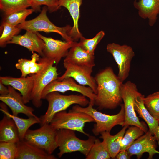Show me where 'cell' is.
Here are the masks:
<instances>
[{"mask_svg":"<svg viewBox=\"0 0 159 159\" xmlns=\"http://www.w3.org/2000/svg\"><path fill=\"white\" fill-rule=\"evenodd\" d=\"M94 79L97 86L94 105L99 110L116 108L122 100L121 89L123 82L110 67L101 71Z\"/></svg>","mask_w":159,"mask_h":159,"instance_id":"6da1fadb","label":"cell"},{"mask_svg":"<svg viewBox=\"0 0 159 159\" xmlns=\"http://www.w3.org/2000/svg\"><path fill=\"white\" fill-rule=\"evenodd\" d=\"M94 103L90 101L87 107H84L77 105L73 106L72 110L87 114L95 120L92 131L94 135H98L101 132H110L112 129L117 125L123 126L125 119V111L123 104H121V109L117 114L109 115L100 112L93 108Z\"/></svg>","mask_w":159,"mask_h":159,"instance_id":"7a4b0ae2","label":"cell"},{"mask_svg":"<svg viewBox=\"0 0 159 159\" xmlns=\"http://www.w3.org/2000/svg\"><path fill=\"white\" fill-rule=\"evenodd\" d=\"M44 99L48 105L46 112L39 117L41 126L49 124L54 115L57 113L65 110L72 105L76 104L84 107L88 105L90 101L83 95H64L57 92L47 94Z\"/></svg>","mask_w":159,"mask_h":159,"instance_id":"3957f363","label":"cell"},{"mask_svg":"<svg viewBox=\"0 0 159 159\" xmlns=\"http://www.w3.org/2000/svg\"><path fill=\"white\" fill-rule=\"evenodd\" d=\"M96 138L89 136L87 139L84 140L78 138L74 131L67 129L57 130V143L59 152V158L66 153L79 152L85 157L88 155Z\"/></svg>","mask_w":159,"mask_h":159,"instance_id":"277c9868","label":"cell"},{"mask_svg":"<svg viewBox=\"0 0 159 159\" xmlns=\"http://www.w3.org/2000/svg\"><path fill=\"white\" fill-rule=\"evenodd\" d=\"M48 10L47 7L44 6L37 17L32 19L26 21L16 26L21 29L34 32L41 31L46 33H56L60 35L67 41L74 42L69 36L72 27L69 25L62 27L56 26L47 16V13Z\"/></svg>","mask_w":159,"mask_h":159,"instance_id":"5b68a950","label":"cell"},{"mask_svg":"<svg viewBox=\"0 0 159 159\" xmlns=\"http://www.w3.org/2000/svg\"><path fill=\"white\" fill-rule=\"evenodd\" d=\"M92 122L95 121L89 115L70 110L68 112L64 110L56 113L49 124L57 130H70L89 136V134L85 132L84 128L86 123Z\"/></svg>","mask_w":159,"mask_h":159,"instance_id":"8992f818","label":"cell"},{"mask_svg":"<svg viewBox=\"0 0 159 159\" xmlns=\"http://www.w3.org/2000/svg\"><path fill=\"white\" fill-rule=\"evenodd\" d=\"M57 131L50 124H45L41 125L39 128L35 130L29 129L24 140L51 155L58 147Z\"/></svg>","mask_w":159,"mask_h":159,"instance_id":"52a82bcc","label":"cell"},{"mask_svg":"<svg viewBox=\"0 0 159 159\" xmlns=\"http://www.w3.org/2000/svg\"><path fill=\"white\" fill-rule=\"evenodd\" d=\"M141 94L138 91L136 85L134 83L128 81L122 84L121 95L125 111L123 126H135L141 128L146 133L148 131L147 126L144 122L140 121L134 109L135 99Z\"/></svg>","mask_w":159,"mask_h":159,"instance_id":"ba28073f","label":"cell"},{"mask_svg":"<svg viewBox=\"0 0 159 159\" xmlns=\"http://www.w3.org/2000/svg\"><path fill=\"white\" fill-rule=\"evenodd\" d=\"M54 62L45 66L38 72L33 74L34 83L31 95V100L33 105L38 108L42 102V95L43 91L49 83L57 79L59 74Z\"/></svg>","mask_w":159,"mask_h":159,"instance_id":"9c48e42d","label":"cell"},{"mask_svg":"<svg viewBox=\"0 0 159 159\" xmlns=\"http://www.w3.org/2000/svg\"><path fill=\"white\" fill-rule=\"evenodd\" d=\"M106 49L117 64L119 72L117 76L123 82L129 75L131 61L135 55L133 49L127 45L114 43L108 44Z\"/></svg>","mask_w":159,"mask_h":159,"instance_id":"30bf717a","label":"cell"},{"mask_svg":"<svg viewBox=\"0 0 159 159\" xmlns=\"http://www.w3.org/2000/svg\"><path fill=\"white\" fill-rule=\"evenodd\" d=\"M63 64L66 71L62 75L58 77L57 80L72 77L80 85L88 86L97 94V85L91 75L93 67L66 62H64Z\"/></svg>","mask_w":159,"mask_h":159,"instance_id":"8fae6325","label":"cell"},{"mask_svg":"<svg viewBox=\"0 0 159 159\" xmlns=\"http://www.w3.org/2000/svg\"><path fill=\"white\" fill-rule=\"evenodd\" d=\"M75 91L81 93L90 99V101L94 103L96 95L89 87L77 84L72 78L69 77L59 81L55 80L47 86L43 91L42 99H44L46 96L52 92L64 93L68 91Z\"/></svg>","mask_w":159,"mask_h":159,"instance_id":"7c38bea8","label":"cell"},{"mask_svg":"<svg viewBox=\"0 0 159 159\" xmlns=\"http://www.w3.org/2000/svg\"><path fill=\"white\" fill-rule=\"evenodd\" d=\"M36 33L45 43L43 57L54 61L56 64H58L62 57L66 56L69 49L77 42L55 39L42 35L38 32Z\"/></svg>","mask_w":159,"mask_h":159,"instance_id":"4fadbf2b","label":"cell"},{"mask_svg":"<svg viewBox=\"0 0 159 159\" xmlns=\"http://www.w3.org/2000/svg\"><path fill=\"white\" fill-rule=\"evenodd\" d=\"M157 138L149 131L136 139L126 150L131 157L135 155L140 159L145 153H148V159H153L154 155L159 154L156 149Z\"/></svg>","mask_w":159,"mask_h":159,"instance_id":"5bb4252c","label":"cell"},{"mask_svg":"<svg viewBox=\"0 0 159 159\" xmlns=\"http://www.w3.org/2000/svg\"><path fill=\"white\" fill-rule=\"evenodd\" d=\"M9 93L1 95L0 100L7 105L11 110L12 114L18 116L19 114H23L28 117H37L33 113L34 110L27 106L24 102L21 94L17 92L10 85H8Z\"/></svg>","mask_w":159,"mask_h":159,"instance_id":"9a60e30c","label":"cell"},{"mask_svg":"<svg viewBox=\"0 0 159 159\" xmlns=\"http://www.w3.org/2000/svg\"><path fill=\"white\" fill-rule=\"evenodd\" d=\"M0 81L5 85H10L21 94L26 104L31 100V95L34 83V75L17 78L10 76L0 77Z\"/></svg>","mask_w":159,"mask_h":159,"instance_id":"2e32d148","label":"cell"},{"mask_svg":"<svg viewBox=\"0 0 159 159\" xmlns=\"http://www.w3.org/2000/svg\"><path fill=\"white\" fill-rule=\"evenodd\" d=\"M8 44H15L27 48L33 53L36 52L40 56H43V51L45 43L36 32L26 31L23 35H16L7 43Z\"/></svg>","mask_w":159,"mask_h":159,"instance_id":"e0dca14e","label":"cell"},{"mask_svg":"<svg viewBox=\"0 0 159 159\" xmlns=\"http://www.w3.org/2000/svg\"><path fill=\"white\" fill-rule=\"evenodd\" d=\"M39 55L34 53L31 59L21 58L18 60L16 67L20 70L21 77H26L29 74H34L40 71L45 66L53 61L44 57H39ZM55 63V62H54Z\"/></svg>","mask_w":159,"mask_h":159,"instance_id":"ac0fdd59","label":"cell"},{"mask_svg":"<svg viewBox=\"0 0 159 159\" xmlns=\"http://www.w3.org/2000/svg\"><path fill=\"white\" fill-rule=\"evenodd\" d=\"M133 5L141 18L148 20L150 26L156 23L159 14V0H138L134 1Z\"/></svg>","mask_w":159,"mask_h":159,"instance_id":"d6986e66","label":"cell"},{"mask_svg":"<svg viewBox=\"0 0 159 159\" xmlns=\"http://www.w3.org/2000/svg\"><path fill=\"white\" fill-rule=\"evenodd\" d=\"M82 0H59L60 7L63 6L69 11L73 21V25L69 33V36L73 41L77 42L82 36L78 28L80 17V8Z\"/></svg>","mask_w":159,"mask_h":159,"instance_id":"ffe728a7","label":"cell"},{"mask_svg":"<svg viewBox=\"0 0 159 159\" xmlns=\"http://www.w3.org/2000/svg\"><path fill=\"white\" fill-rule=\"evenodd\" d=\"M18 154L16 159H55L49 154L24 140L16 143Z\"/></svg>","mask_w":159,"mask_h":159,"instance_id":"44dd1931","label":"cell"},{"mask_svg":"<svg viewBox=\"0 0 159 159\" xmlns=\"http://www.w3.org/2000/svg\"><path fill=\"white\" fill-rule=\"evenodd\" d=\"M94 54L83 49L76 42L72 47L64 60V62H71L93 67L95 66Z\"/></svg>","mask_w":159,"mask_h":159,"instance_id":"7402d4cb","label":"cell"},{"mask_svg":"<svg viewBox=\"0 0 159 159\" xmlns=\"http://www.w3.org/2000/svg\"><path fill=\"white\" fill-rule=\"evenodd\" d=\"M144 96L141 94L135 99L134 109L139 115V117L143 119L148 125L149 131L157 138L159 145V138L158 134V128L159 121L153 117L145 107L143 101Z\"/></svg>","mask_w":159,"mask_h":159,"instance_id":"603a6c76","label":"cell"},{"mask_svg":"<svg viewBox=\"0 0 159 159\" xmlns=\"http://www.w3.org/2000/svg\"><path fill=\"white\" fill-rule=\"evenodd\" d=\"M20 140L17 128L14 120L4 114L0 122V142L17 143Z\"/></svg>","mask_w":159,"mask_h":159,"instance_id":"cb8c5ba5","label":"cell"},{"mask_svg":"<svg viewBox=\"0 0 159 159\" xmlns=\"http://www.w3.org/2000/svg\"><path fill=\"white\" fill-rule=\"evenodd\" d=\"M6 105L3 102L0 103V110L14 120L17 128L20 140H24L25 135L29 128L34 124L40 123L39 118L31 117L24 119L19 117L10 113Z\"/></svg>","mask_w":159,"mask_h":159,"instance_id":"d4e9b609","label":"cell"},{"mask_svg":"<svg viewBox=\"0 0 159 159\" xmlns=\"http://www.w3.org/2000/svg\"><path fill=\"white\" fill-rule=\"evenodd\" d=\"M129 126L125 125L117 134L112 135L110 132L105 131L101 132L100 138L103 139V141L109 152L111 158H115L117 154L120 151V142L123 138L126 130Z\"/></svg>","mask_w":159,"mask_h":159,"instance_id":"484cf974","label":"cell"},{"mask_svg":"<svg viewBox=\"0 0 159 159\" xmlns=\"http://www.w3.org/2000/svg\"><path fill=\"white\" fill-rule=\"evenodd\" d=\"M29 7L35 11L40 10V6L36 5L32 0H0V9L5 15Z\"/></svg>","mask_w":159,"mask_h":159,"instance_id":"4316f807","label":"cell"},{"mask_svg":"<svg viewBox=\"0 0 159 159\" xmlns=\"http://www.w3.org/2000/svg\"><path fill=\"white\" fill-rule=\"evenodd\" d=\"M144 131L134 125L128 127L120 142V151L127 150L138 138L144 134Z\"/></svg>","mask_w":159,"mask_h":159,"instance_id":"83f0119b","label":"cell"},{"mask_svg":"<svg viewBox=\"0 0 159 159\" xmlns=\"http://www.w3.org/2000/svg\"><path fill=\"white\" fill-rule=\"evenodd\" d=\"M111 158L104 142L96 138L86 159H109Z\"/></svg>","mask_w":159,"mask_h":159,"instance_id":"f1b7e54d","label":"cell"},{"mask_svg":"<svg viewBox=\"0 0 159 159\" xmlns=\"http://www.w3.org/2000/svg\"><path fill=\"white\" fill-rule=\"evenodd\" d=\"M1 34L0 37V46L1 47H5L8 42L13 37L19 34L22 30L17 26L2 22L0 26Z\"/></svg>","mask_w":159,"mask_h":159,"instance_id":"f546056e","label":"cell"},{"mask_svg":"<svg viewBox=\"0 0 159 159\" xmlns=\"http://www.w3.org/2000/svg\"><path fill=\"white\" fill-rule=\"evenodd\" d=\"M35 11L33 9H25L5 15L2 22L9 23L15 26L26 21V17Z\"/></svg>","mask_w":159,"mask_h":159,"instance_id":"4dcf8cb0","label":"cell"},{"mask_svg":"<svg viewBox=\"0 0 159 159\" xmlns=\"http://www.w3.org/2000/svg\"><path fill=\"white\" fill-rule=\"evenodd\" d=\"M144 105L150 114L159 121V91L150 94L143 99Z\"/></svg>","mask_w":159,"mask_h":159,"instance_id":"1f68e13d","label":"cell"},{"mask_svg":"<svg viewBox=\"0 0 159 159\" xmlns=\"http://www.w3.org/2000/svg\"><path fill=\"white\" fill-rule=\"evenodd\" d=\"M105 35L104 32L101 31L94 37L91 39H86L82 36L80 38L78 44L83 49L92 54H94V51L97 45Z\"/></svg>","mask_w":159,"mask_h":159,"instance_id":"d6a6232c","label":"cell"},{"mask_svg":"<svg viewBox=\"0 0 159 159\" xmlns=\"http://www.w3.org/2000/svg\"><path fill=\"white\" fill-rule=\"evenodd\" d=\"M17 154L16 143L0 142V159H16Z\"/></svg>","mask_w":159,"mask_h":159,"instance_id":"836d02e7","label":"cell"},{"mask_svg":"<svg viewBox=\"0 0 159 159\" xmlns=\"http://www.w3.org/2000/svg\"><path fill=\"white\" fill-rule=\"evenodd\" d=\"M37 6L43 5L47 7L50 13L56 11L60 9L59 0H32Z\"/></svg>","mask_w":159,"mask_h":159,"instance_id":"e575fe53","label":"cell"},{"mask_svg":"<svg viewBox=\"0 0 159 159\" xmlns=\"http://www.w3.org/2000/svg\"><path fill=\"white\" fill-rule=\"evenodd\" d=\"M115 158L117 159H129L130 156L126 150H122L120 151L116 155Z\"/></svg>","mask_w":159,"mask_h":159,"instance_id":"d590c367","label":"cell"},{"mask_svg":"<svg viewBox=\"0 0 159 159\" xmlns=\"http://www.w3.org/2000/svg\"><path fill=\"white\" fill-rule=\"evenodd\" d=\"M9 92L8 88L4 86L1 82L0 81V94L1 95H5L7 94Z\"/></svg>","mask_w":159,"mask_h":159,"instance_id":"8d00e7d4","label":"cell"},{"mask_svg":"<svg viewBox=\"0 0 159 159\" xmlns=\"http://www.w3.org/2000/svg\"><path fill=\"white\" fill-rule=\"evenodd\" d=\"M158 136H159V125H158Z\"/></svg>","mask_w":159,"mask_h":159,"instance_id":"74e56055","label":"cell"}]
</instances>
